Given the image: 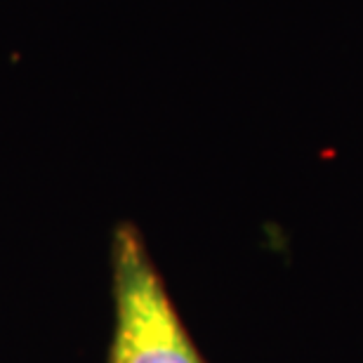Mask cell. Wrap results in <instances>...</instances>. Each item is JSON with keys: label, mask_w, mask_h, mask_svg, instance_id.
Returning a JSON list of instances; mask_svg holds the SVG:
<instances>
[{"label": "cell", "mask_w": 363, "mask_h": 363, "mask_svg": "<svg viewBox=\"0 0 363 363\" xmlns=\"http://www.w3.org/2000/svg\"><path fill=\"white\" fill-rule=\"evenodd\" d=\"M116 330L111 363H206L186 335L135 227L113 234Z\"/></svg>", "instance_id": "1"}]
</instances>
